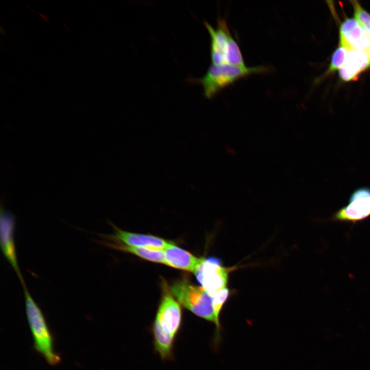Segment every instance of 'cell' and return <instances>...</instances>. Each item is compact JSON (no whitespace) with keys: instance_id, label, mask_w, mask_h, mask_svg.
Instances as JSON below:
<instances>
[{"instance_id":"6","label":"cell","mask_w":370,"mask_h":370,"mask_svg":"<svg viewBox=\"0 0 370 370\" xmlns=\"http://www.w3.org/2000/svg\"><path fill=\"white\" fill-rule=\"evenodd\" d=\"M210 36V57L213 64H227V58L237 43L232 35L225 19L219 18L215 28L204 21Z\"/></svg>"},{"instance_id":"7","label":"cell","mask_w":370,"mask_h":370,"mask_svg":"<svg viewBox=\"0 0 370 370\" xmlns=\"http://www.w3.org/2000/svg\"><path fill=\"white\" fill-rule=\"evenodd\" d=\"M370 216V188L360 187L351 194L347 204L331 217L334 221L356 224Z\"/></svg>"},{"instance_id":"11","label":"cell","mask_w":370,"mask_h":370,"mask_svg":"<svg viewBox=\"0 0 370 370\" xmlns=\"http://www.w3.org/2000/svg\"><path fill=\"white\" fill-rule=\"evenodd\" d=\"M164 253L165 265L193 273L204 259L194 256L172 243L164 249Z\"/></svg>"},{"instance_id":"8","label":"cell","mask_w":370,"mask_h":370,"mask_svg":"<svg viewBox=\"0 0 370 370\" xmlns=\"http://www.w3.org/2000/svg\"><path fill=\"white\" fill-rule=\"evenodd\" d=\"M15 220L14 215L1 205L0 214V239L2 251L20 281L24 279L19 268L14 239Z\"/></svg>"},{"instance_id":"14","label":"cell","mask_w":370,"mask_h":370,"mask_svg":"<svg viewBox=\"0 0 370 370\" xmlns=\"http://www.w3.org/2000/svg\"><path fill=\"white\" fill-rule=\"evenodd\" d=\"M105 244L109 247L131 253L146 260L165 265L164 250L133 247L125 244Z\"/></svg>"},{"instance_id":"9","label":"cell","mask_w":370,"mask_h":370,"mask_svg":"<svg viewBox=\"0 0 370 370\" xmlns=\"http://www.w3.org/2000/svg\"><path fill=\"white\" fill-rule=\"evenodd\" d=\"M340 44L350 49L366 51L370 53L367 34L355 18L345 19L340 28Z\"/></svg>"},{"instance_id":"2","label":"cell","mask_w":370,"mask_h":370,"mask_svg":"<svg viewBox=\"0 0 370 370\" xmlns=\"http://www.w3.org/2000/svg\"><path fill=\"white\" fill-rule=\"evenodd\" d=\"M21 285L24 293L27 318L33 338V348L49 365H57L61 363V358L55 350L53 336L46 318L32 298L25 282Z\"/></svg>"},{"instance_id":"17","label":"cell","mask_w":370,"mask_h":370,"mask_svg":"<svg viewBox=\"0 0 370 370\" xmlns=\"http://www.w3.org/2000/svg\"><path fill=\"white\" fill-rule=\"evenodd\" d=\"M349 50L348 48L340 44L332 55L328 73L339 70L343 66Z\"/></svg>"},{"instance_id":"10","label":"cell","mask_w":370,"mask_h":370,"mask_svg":"<svg viewBox=\"0 0 370 370\" xmlns=\"http://www.w3.org/2000/svg\"><path fill=\"white\" fill-rule=\"evenodd\" d=\"M113 227L115 229L114 234L101 236L110 240H118L128 246L151 249L164 250L171 243L152 235L125 231L114 225Z\"/></svg>"},{"instance_id":"3","label":"cell","mask_w":370,"mask_h":370,"mask_svg":"<svg viewBox=\"0 0 370 370\" xmlns=\"http://www.w3.org/2000/svg\"><path fill=\"white\" fill-rule=\"evenodd\" d=\"M270 71V67L263 65L247 67L229 64H212L205 75L196 81L201 85L205 96L211 99L237 80L252 75L265 73Z\"/></svg>"},{"instance_id":"13","label":"cell","mask_w":370,"mask_h":370,"mask_svg":"<svg viewBox=\"0 0 370 370\" xmlns=\"http://www.w3.org/2000/svg\"><path fill=\"white\" fill-rule=\"evenodd\" d=\"M155 349L163 360H170L173 357L175 338L165 331L160 324L154 321L152 327Z\"/></svg>"},{"instance_id":"15","label":"cell","mask_w":370,"mask_h":370,"mask_svg":"<svg viewBox=\"0 0 370 370\" xmlns=\"http://www.w3.org/2000/svg\"><path fill=\"white\" fill-rule=\"evenodd\" d=\"M354 8V18L366 31L370 44V14L356 1H350Z\"/></svg>"},{"instance_id":"5","label":"cell","mask_w":370,"mask_h":370,"mask_svg":"<svg viewBox=\"0 0 370 370\" xmlns=\"http://www.w3.org/2000/svg\"><path fill=\"white\" fill-rule=\"evenodd\" d=\"M162 296L154 321L174 338L181 325L182 312L166 282L161 283Z\"/></svg>"},{"instance_id":"1","label":"cell","mask_w":370,"mask_h":370,"mask_svg":"<svg viewBox=\"0 0 370 370\" xmlns=\"http://www.w3.org/2000/svg\"><path fill=\"white\" fill-rule=\"evenodd\" d=\"M170 289L175 299L183 307L215 325L213 342L214 346L218 348L221 342V326L217 323L215 318L212 297L201 286L194 285L186 278L174 282Z\"/></svg>"},{"instance_id":"16","label":"cell","mask_w":370,"mask_h":370,"mask_svg":"<svg viewBox=\"0 0 370 370\" xmlns=\"http://www.w3.org/2000/svg\"><path fill=\"white\" fill-rule=\"evenodd\" d=\"M230 293L229 288L226 287L217 291L212 297L214 314L217 322L220 326V314L229 297Z\"/></svg>"},{"instance_id":"12","label":"cell","mask_w":370,"mask_h":370,"mask_svg":"<svg viewBox=\"0 0 370 370\" xmlns=\"http://www.w3.org/2000/svg\"><path fill=\"white\" fill-rule=\"evenodd\" d=\"M369 67V53L364 51L350 49L344 64L339 70V75L343 81H353Z\"/></svg>"},{"instance_id":"4","label":"cell","mask_w":370,"mask_h":370,"mask_svg":"<svg viewBox=\"0 0 370 370\" xmlns=\"http://www.w3.org/2000/svg\"><path fill=\"white\" fill-rule=\"evenodd\" d=\"M235 268L225 267L220 260L210 257L204 258L194 274L201 287L212 297L227 287L229 274Z\"/></svg>"}]
</instances>
